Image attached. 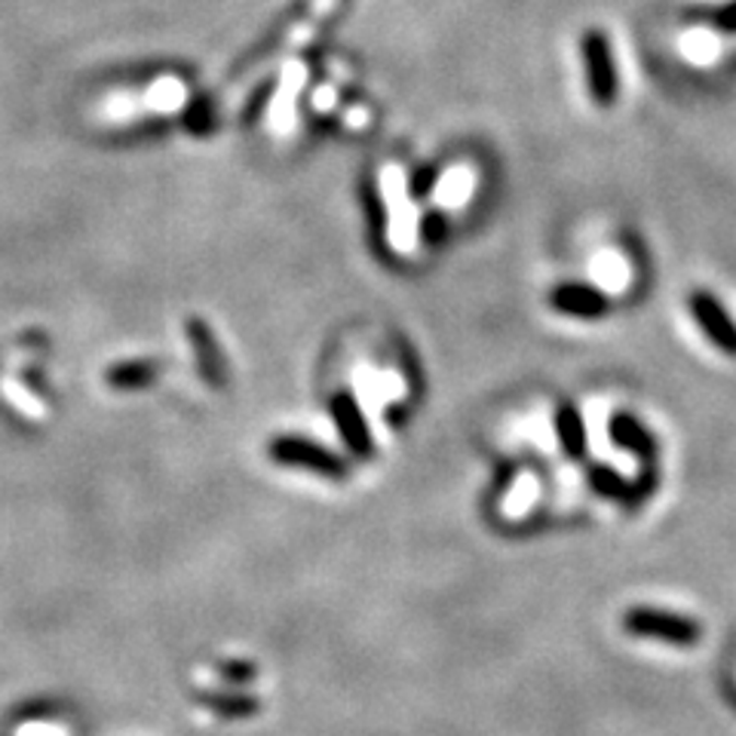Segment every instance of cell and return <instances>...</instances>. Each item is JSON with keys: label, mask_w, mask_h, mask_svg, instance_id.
<instances>
[{"label": "cell", "mask_w": 736, "mask_h": 736, "mask_svg": "<svg viewBox=\"0 0 736 736\" xmlns=\"http://www.w3.org/2000/svg\"><path fill=\"white\" fill-rule=\"evenodd\" d=\"M580 56L586 68V87L598 107H611L620 92V77H617V61L608 34L598 28H589L580 37Z\"/></svg>", "instance_id": "obj_1"}, {"label": "cell", "mask_w": 736, "mask_h": 736, "mask_svg": "<svg viewBox=\"0 0 736 736\" xmlns=\"http://www.w3.org/2000/svg\"><path fill=\"white\" fill-rule=\"evenodd\" d=\"M623 626L632 635L654 639V642L678 644V647H688V644L700 642V623H693L690 617L657 611V608H632L623 617Z\"/></svg>", "instance_id": "obj_2"}, {"label": "cell", "mask_w": 736, "mask_h": 736, "mask_svg": "<svg viewBox=\"0 0 736 736\" xmlns=\"http://www.w3.org/2000/svg\"><path fill=\"white\" fill-rule=\"evenodd\" d=\"M271 455L286 467H301L310 473H320L325 479H344L347 475V463L337 458L335 451L322 448L320 442L310 439H295V436H283L271 445Z\"/></svg>", "instance_id": "obj_3"}, {"label": "cell", "mask_w": 736, "mask_h": 736, "mask_svg": "<svg viewBox=\"0 0 736 736\" xmlns=\"http://www.w3.org/2000/svg\"><path fill=\"white\" fill-rule=\"evenodd\" d=\"M690 313L697 325L703 329V335L727 356H736V322L731 313L721 307V301L712 291H693L690 295Z\"/></svg>", "instance_id": "obj_4"}, {"label": "cell", "mask_w": 736, "mask_h": 736, "mask_svg": "<svg viewBox=\"0 0 736 736\" xmlns=\"http://www.w3.org/2000/svg\"><path fill=\"white\" fill-rule=\"evenodd\" d=\"M332 417H335L337 433L344 445L350 448L356 458H368L371 455V433H368L363 409L356 405V399L350 393H337L332 399Z\"/></svg>", "instance_id": "obj_5"}, {"label": "cell", "mask_w": 736, "mask_h": 736, "mask_svg": "<svg viewBox=\"0 0 736 736\" xmlns=\"http://www.w3.org/2000/svg\"><path fill=\"white\" fill-rule=\"evenodd\" d=\"M550 304L559 310V313H567V317H580V320H596L608 310V298L601 295L593 286H580V283H567V286H559L552 289Z\"/></svg>", "instance_id": "obj_6"}, {"label": "cell", "mask_w": 736, "mask_h": 736, "mask_svg": "<svg viewBox=\"0 0 736 736\" xmlns=\"http://www.w3.org/2000/svg\"><path fill=\"white\" fill-rule=\"evenodd\" d=\"M611 439L620 445V448H626V451H632V455H639V458L644 460H651L654 458V451H657L654 436H651V433L626 412L613 414L611 417Z\"/></svg>", "instance_id": "obj_7"}, {"label": "cell", "mask_w": 736, "mask_h": 736, "mask_svg": "<svg viewBox=\"0 0 736 736\" xmlns=\"http://www.w3.org/2000/svg\"><path fill=\"white\" fill-rule=\"evenodd\" d=\"M555 433H559V442L567 458H583V448H586V433H583V417L574 405H562L555 412Z\"/></svg>", "instance_id": "obj_8"}, {"label": "cell", "mask_w": 736, "mask_h": 736, "mask_svg": "<svg viewBox=\"0 0 736 736\" xmlns=\"http://www.w3.org/2000/svg\"><path fill=\"white\" fill-rule=\"evenodd\" d=\"M589 479H593V485H596L598 494H605V497H617V501H626L629 497L626 482L613 473V470H608V467H596Z\"/></svg>", "instance_id": "obj_9"}, {"label": "cell", "mask_w": 736, "mask_h": 736, "mask_svg": "<svg viewBox=\"0 0 736 736\" xmlns=\"http://www.w3.org/2000/svg\"><path fill=\"white\" fill-rule=\"evenodd\" d=\"M212 709L218 715H252L258 703L249 700V697H218V700H212Z\"/></svg>", "instance_id": "obj_10"}, {"label": "cell", "mask_w": 736, "mask_h": 736, "mask_svg": "<svg viewBox=\"0 0 736 736\" xmlns=\"http://www.w3.org/2000/svg\"><path fill=\"white\" fill-rule=\"evenodd\" d=\"M715 25H718L724 34H736V0H727L724 7L715 10Z\"/></svg>", "instance_id": "obj_11"}]
</instances>
